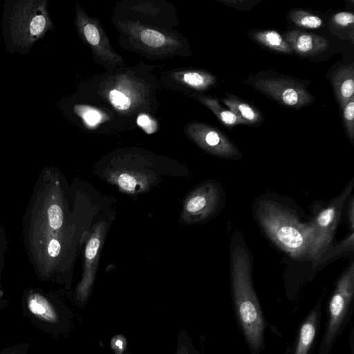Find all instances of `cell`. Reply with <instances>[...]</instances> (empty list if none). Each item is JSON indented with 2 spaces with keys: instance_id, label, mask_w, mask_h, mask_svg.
Masks as SVG:
<instances>
[{
  "instance_id": "6da1fadb",
  "label": "cell",
  "mask_w": 354,
  "mask_h": 354,
  "mask_svg": "<svg viewBox=\"0 0 354 354\" xmlns=\"http://www.w3.org/2000/svg\"><path fill=\"white\" fill-rule=\"evenodd\" d=\"M66 213L58 174L45 168L39 175L23 220V241L39 279L60 269L66 247Z\"/></svg>"
},
{
  "instance_id": "7a4b0ae2",
  "label": "cell",
  "mask_w": 354,
  "mask_h": 354,
  "mask_svg": "<svg viewBox=\"0 0 354 354\" xmlns=\"http://www.w3.org/2000/svg\"><path fill=\"white\" fill-rule=\"evenodd\" d=\"M243 236L236 232L231 241L230 271L238 318L250 346L259 350L263 343L264 322L252 280V258Z\"/></svg>"
},
{
  "instance_id": "3957f363",
  "label": "cell",
  "mask_w": 354,
  "mask_h": 354,
  "mask_svg": "<svg viewBox=\"0 0 354 354\" xmlns=\"http://www.w3.org/2000/svg\"><path fill=\"white\" fill-rule=\"evenodd\" d=\"M3 17V34L10 52H28L54 29L46 0L11 1Z\"/></svg>"
},
{
  "instance_id": "277c9868",
  "label": "cell",
  "mask_w": 354,
  "mask_h": 354,
  "mask_svg": "<svg viewBox=\"0 0 354 354\" xmlns=\"http://www.w3.org/2000/svg\"><path fill=\"white\" fill-rule=\"evenodd\" d=\"M257 221L267 236L293 259L308 257L307 223L296 213L272 201H261L257 208Z\"/></svg>"
},
{
  "instance_id": "5b68a950",
  "label": "cell",
  "mask_w": 354,
  "mask_h": 354,
  "mask_svg": "<svg viewBox=\"0 0 354 354\" xmlns=\"http://www.w3.org/2000/svg\"><path fill=\"white\" fill-rule=\"evenodd\" d=\"M243 82L285 107L300 109L315 101L314 96L307 89L310 84L309 81L272 70L251 75Z\"/></svg>"
},
{
  "instance_id": "8992f818",
  "label": "cell",
  "mask_w": 354,
  "mask_h": 354,
  "mask_svg": "<svg viewBox=\"0 0 354 354\" xmlns=\"http://www.w3.org/2000/svg\"><path fill=\"white\" fill-rule=\"evenodd\" d=\"M353 187L351 180L344 191L326 207L315 213L310 221L307 223L308 231V257L317 263L330 248L344 204Z\"/></svg>"
},
{
  "instance_id": "52a82bcc",
  "label": "cell",
  "mask_w": 354,
  "mask_h": 354,
  "mask_svg": "<svg viewBox=\"0 0 354 354\" xmlns=\"http://www.w3.org/2000/svg\"><path fill=\"white\" fill-rule=\"evenodd\" d=\"M186 131L201 149L215 156L238 160L242 153L230 138L216 127L202 122L189 123Z\"/></svg>"
},
{
  "instance_id": "ba28073f",
  "label": "cell",
  "mask_w": 354,
  "mask_h": 354,
  "mask_svg": "<svg viewBox=\"0 0 354 354\" xmlns=\"http://www.w3.org/2000/svg\"><path fill=\"white\" fill-rule=\"evenodd\" d=\"M75 24L80 37L102 61L117 66L123 63L121 57L111 48L100 23L79 6L76 8Z\"/></svg>"
},
{
  "instance_id": "9c48e42d",
  "label": "cell",
  "mask_w": 354,
  "mask_h": 354,
  "mask_svg": "<svg viewBox=\"0 0 354 354\" xmlns=\"http://www.w3.org/2000/svg\"><path fill=\"white\" fill-rule=\"evenodd\" d=\"M354 289V264L346 269L337 281L329 303V321L325 337L328 345L333 339L353 297Z\"/></svg>"
},
{
  "instance_id": "30bf717a",
  "label": "cell",
  "mask_w": 354,
  "mask_h": 354,
  "mask_svg": "<svg viewBox=\"0 0 354 354\" xmlns=\"http://www.w3.org/2000/svg\"><path fill=\"white\" fill-rule=\"evenodd\" d=\"M221 187L216 183H206L189 197L185 212L193 221L205 220L220 208L223 196Z\"/></svg>"
},
{
  "instance_id": "8fae6325",
  "label": "cell",
  "mask_w": 354,
  "mask_h": 354,
  "mask_svg": "<svg viewBox=\"0 0 354 354\" xmlns=\"http://www.w3.org/2000/svg\"><path fill=\"white\" fill-rule=\"evenodd\" d=\"M120 27L142 48L152 53L167 54L180 47V43L168 34L132 21L120 22Z\"/></svg>"
},
{
  "instance_id": "7c38bea8",
  "label": "cell",
  "mask_w": 354,
  "mask_h": 354,
  "mask_svg": "<svg viewBox=\"0 0 354 354\" xmlns=\"http://www.w3.org/2000/svg\"><path fill=\"white\" fill-rule=\"evenodd\" d=\"M283 37L294 53L305 58L323 53L330 45V41L324 37L297 29L285 32Z\"/></svg>"
},
{
  "instance_id": "4fadbf2b",
  "label": "cell",
  "mask_w": 354,
  "mask_h": 354,
  "mask_svg": "<svg viewBox=\"0 0 354 354\" xmlns=\"http://www.w3.org/2000/svg\"><path fill=\"white\" fill-rule=\"evenodd\" d=\"M328 79L337 102L342 109L354 97V63L335 68Z\"/></svg>"
},
{
  "instance_id": "5bb4252c",
  "label": "cell",
  "mask_w": 354,
  "mask_h": 354,
  "mask_svg": "<svg viewBox=\"0 0 354 354\" xmlns=\"http://www.w3.org/2000/svg\"><path fill=\"white\" fill-rule=\"evenodd\" d=\"M233 113L244 121L245 125L259 126L264 120L261 111L254 105L229 93L218 99Z\"/></svg>"
},
{
  "instance_id": "9a60e30c",
  "label": "cell",
  "mask_w": 354,
  "mask_h": 354,
  "mask_svg": "<svg viewBox=\"0 0 354 354\" xmlns=\"http://www.w3.org/2000/svg\"><path fill=\"white\" fill-rule=\"evenodd\" d=\"M102 230L97 228L91 236L87 243L85 250V270L84 277L77 288V297H84L88 289V284L92 283L93 278V265L97 263L100 247L101 245V238Z\"/></svg>"
},
{
  "instance_id": "2e32d148",
  "label": "cell",
  "mask_w": 354,
  "mask_h": 354,
  "mask_svg": "<svg viewBox=\"0 0 354 354\" xmlns=\"http://www.w3.org/2000/svg\"><path fill=\"white\" fill-rule=\"evenodd\" d=\"M251 40L267 49L283 54L292 55V49L283 36L273 30L252 29L248 31Z\"/></svg>"
},
{
  "instance_id": "e0dca14e",
  "label": "cell",
  "mask_w": 354,
  "mask_h": 354,
  "mask_svg": "<svg viewBox=\"0 0 354 354\" xmlns=\"http://www.w3.org/2000/svg\"><path fill=\"white\" fill-rule=\"evenodd\" d=\"M28 310L39 319L49 323H55L58 315L53 305L44 295L39 292L29 293L27 299Z\"/></svg>"
},
{
  "instance_id": "ac0fdd59",
  "label": "cell",
  "mask_w": 354,
  "mask_h": 354,
  "mask_svg": "<svg viewBox=\"0 0 354 354\" xmlns=\"http://www.w3.org/2000/svg\"><path fill=\"white\" fill-rule=\"evenodd\" d=\"M196 97L208 108L226 128L231 129L237 125L245 124L243 120L221 105L218 98L204 95H198Z\"/></svg>"
},
{
  "instance_id": "d6986e66",
  "label": "cell",
  "mask_w": 354,
  "mask_h": 354,
  "mask_svg": "<svg viewBox=\"0 0 354 354\" xmlns=\"http://www.w3.org/2000/svg\"><path fill=\"white\" fill-rule=\"evenodd\" d=\"M331 33L342 39H346L354 44V15L347 11L334 14L328 20Z\"/></svg>"
},
{
  "instance_id": "ffe728a7",
  "label": "cell",
  "mask_w": 354,
  "mask_h": 354,
  "mask_svg": "<svg viewBox=\"0 0 354 354\" xmlns=\"http://www.w3.org/2000/svg\"><path fill=\"white\" fill-rule=\"evenodd\" d=\"M317 310H313L302 324L295 354H307L313 343L318 317Z\"/></svg>"
},
{
  "instance_id": "44dd1931",
  "label": "cell",
  "mask_w": 354,
  "mask_h": 354,
  "mask_svg": "<svg viewBox=\"0 0 354 354\" xmlns=\"http://www.w3.org/2000/svg\"><path fill=\"white\" fill-rule=\"evenodd\" d=\"M180 80L188 86L198 91L208 90L216 83V77L204 71L183 72L180 76Z\"/></svg>"
},
{
  "instance_id": "7402d4cb",
  "label": "cell",
  "mask_w": 354,
  "mask_h": 354,
  "mask_svg": "<svg viewBox=\"0 0 354 354\" xmlns=\"http://www.w3.org/2000/svg\"><path fill=\"white\" fill-rule=\"evenodd\" d=\"M288 19L295 26L306 29H319L324 26L323 19L312 12L292 9L287 14Z\"/></svg>"
},
{
  "instance_id": "603a6c76",
  "label": "cell",
  "mask_w": 354,
  "mask_h": 354,
  "mask_svg": "<svg viewBox=\"0 0 354 354\" xmlns=\"http://www.w3.org/2000/svg\"><path fill=\"white\" fill-rule=\"evenodd\" d=\"M341 109L346 137L354 145V97Z\"/></svg>"
},
{
  "instance_id": "cb8c5ba5",
  "label": "cell",
  "mask_w": 354,
  "mask_h": 354,
  "mask_svg": "<svg viewBox=\"0 0 354 354\" xmlns=\"http://www.w3.org/2000/svg\"><path fill=\"white\" fill-rule=\"evenodd\" d=\"M76 113L82 118L84 122L90 127H94L102 120L100 112L87 106H76Z\"/></svg>"
},
{
  "instance_id": "d4e9b609",
  "label": "cell",
  "mask_w": 354,
  "mask_h": 354,
  "mask_svg": "<svg viewBox=\"0 0 354 354\" xmlns=\"http://www.w3.org/2000/svg\"><path fill=\"white\" fill-rule=\"evenodd\" d=\"M109 100L115 109L120 111H127L131 105V97L118 89H113L109 93Z\"/></svg>"
},
{
  "instance_id": "484cf974",
  "label": "cell",
  "mask_w": 354,
  "mask_h": 354,
  "mask_svg": "<svg viewBox=\"0 0 354 354\" xmlns=\"http://www.w3.org/2000/svg\"><path fill=\"white\" fill-rule=\"evenodd\" d=\"M353 232L348 236L346 239H344L338 245L335 246L333 249L328 248L325 253L322 255L320 259L317 262L315 266L318 264H320L324 262L328 259L330 258L333 255H335L341 251H345L349 250V248L351 249L353 248Z\"/></svg>"
},
{
  "instance_id": "4316f807",
  "label": "cell",
  "mask_w": 354,
  "mask_h": 354,
  "mask_svg": "<svg viewBox=\"0 0 354 354\" xmlns=\"http://www.w3.org/2000/svg\"><path fill=\"white\" fill-rule=\"evenodd\" d=\"M225 6L241 11H248L260 3L258 0H221Z\"/></svg>"
},
{
  "instance_id": "83f0119b",
  "label": "cell",
  "mask_w": 354,
  "mask_h": 354,
  "mask_svg": "<svg viewBox=\"0 0 354 354\" xmlns=\"http://www.w3.org/2000/svg\"><path fill=\"white\" fill-rule=\"evenodd\" d=\"M138 124L149 134L153 133L157 129L156 122L146 114H141L137 119Z\"/></svg>"
},
{
  "instance_id": "f1b7e54d",
  "label": "cell",
  "mask_w": 354,
  "mask_h": 354,
  "mask_svg": "<svg viewBox=\"0 0 354 354\" xmlns=\"http://www.w3.org/2000/svg\"><path fill=\"white\" fill-rule=\"evenodd\" d=\"M132 9L153 16H157L160 10L158 6L148 3L135 5Z\"/></svg>"
},
{
  "instance_id": "f546056e",
  "label": "cell",
  "mask_w": 354,
  "mask_h": 354,
  "mask_svg": "<svg viewBox=\"0 0 354 354\" xmlns=\"http://www.w3.org/2000/svg\"><path fill=\"white\" fill-rule=\"evenodd\" d=\"M7 248L6 234L0 225V275L4 264V254Z\"/></svg>"
},
{
  "instance_id": "4dcf8cb0",
  "label": "cell",
  "mask_w": 354,
  "mask_h": 354,
  "mask_svg": "<svg viewBox=\"0 0 354 354\" xmlns=\"http://www.w3.org/2000/svg\"><path fill=\"white\" fill-rule=\"evenodd\" d=\"M29 349L28 344H19L0 352V354H26Z\"/></svg>"
},
{
  "instance_id": "1f68e13d",
  "label": "cell",
  "mask_w": 354,
  "mask_h": 354,
  "mask_svg": "<svg viewBox=\"0 0 354 354\" xmlns=\"http://www.w3.org/2000/svg\"><path fill=\"white\" fill-rule=\"evenodd\" d=\"M353 197L351 198L348 204V208L347 211V216L346 218L348 220V224L351 232L353 231L354 228V201Z\"/></svg>"
},
{
  "instance_id": "d6a6232c",
  "label": "cell",
  "mask_w": 354,
  "mask_h": 354,
  "mask_svg": "<svg viewBox=\"0 0 354 354\" xmlns=\"http://www.w3.org/2000/svg\"><path fill=\"white\" fill-rule=\"evenodd\" d=\"M116 345L119 346L120 348H122V342L121 341H117Z\"/></svg>"
}]
</instances>
